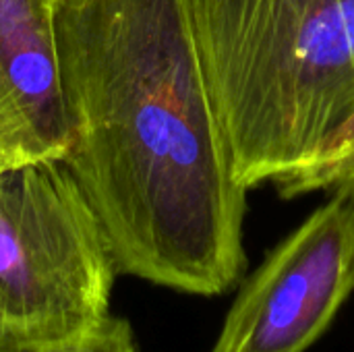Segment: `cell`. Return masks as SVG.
Returning a JSON list of instances; mask_svg holds the SVG:
<instances>
[{
	"instance_id": "6da1fadb",
	"label": "cell",
	"mask_w": 354,
	"mask_h": 352,
	"mask_svg": "<svg viewBox=\"0 0 354 352\" xmlns=\"http://www.w3.org/2000/svg\"><path fill=\"white\" fill-rule=\"evenodd\" d=\"M56 41L71 124L62 160L118 274L220 297L247 272L236 180L191 0H60Z\"/></svg>"
},
{
	"instance_id": "7a4b0ae2",
	"label": "cell",
	"mask_w": 354,
	"mask_h": 352,
	"mask_svg": "<svg viewBox=\"0 0 354 352\" xmlns=\"http://www.w3.org/2000/svg\"><path fill=\"white\" fill-rule=\"evenodd\" d=\"M236 180L305 160L354 110V0H191Z\"/></svg>"
},
{
	"instance_id": "3957f363",
	"label": "cell",
	"mask_w": 354,
	"mask_h": 352,
	"mask_svg": "<svg viewBox=\"0 0 354 352\" xmlns=\"http://www.w3.org/2000/svg\"><path fill=\"white\" fill-rule=\"evenodd\" d=\"M118 276L62 160L0 168V336L58 338L110 313Z\"/></svg>"
},
{
	"instance_id": "277c9868",
	"label": "cell",
	"mask_w": 354,
	"mask_h": 352,
	"mask_svg": "<svg viewBox=\"0 0 354 352\" xmlns=\"http://www.w3.org/2000/svg\"><path fill=\"white\" fill-rule=\"evenodd\" d=\"M353 293L354 189H344L243 282L212 352H307Z\"/></svg>"
},
{
	"instance_id": "5b68a950",
	"label": "cell",
	"mask_w": 354,
	"mask_h": 352,
	"mask_svg": "<svg viewBox=\"0 0 354 352\" xmlns=\"http://www.w3.org/2000/svg\"><path fill=\"white\" fill-rule=\"evenodd\" d=\"M71 124L52 0H0V168L64 160Z\"/></svg>"
},
{
	"instance_id": "8992f818",
	"label": "cell",
	"mask_w": 354,
	"mask_h": 352,
	"mask_svg": "<svg viewBox=\"0 0 354 352\" xmlns=\"http://www.w3.org/2000/svg\"><path fill=\"white\" fill-rule=\"evenodd\" d=\"M272 183L282 199H297L317 191L336 193L354 189V110L305 160Z\"/></svg>"
},
{
	"instance_id": "52a82bcc",
	"label": "cell",
	"mask_w": 354,
	"mask_h": 352,
	"mask_svg": "<svg viewBox=\"0 0 354 352\" xmlns=\"http://www.w3.org/2000/svg\"><path fill=\"white\" fill-rule=\"evenodd\" d=\"M0 352H141L131 324L112 313L100 322L58 338L0 336Z\"/></svg>"
},
{
	"instance_id": "ba28073f",
	"label": "cell",
	"mask_w": 354,
	"mask_h": 352,
	"mask_svg": "<svg viewBox=\"0 0 354 352\" xmlns=\"http://www.w3.org/2000/svg\"><path fill=\"white\" fill-rule=\"evenodd\" d=\"M52 2H54V4H56V6H58V4H60V0H52Z\"/></svg>"
}]
</instances>
